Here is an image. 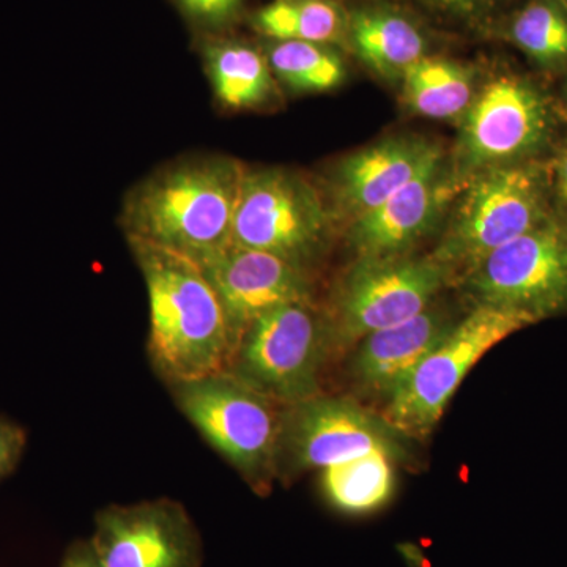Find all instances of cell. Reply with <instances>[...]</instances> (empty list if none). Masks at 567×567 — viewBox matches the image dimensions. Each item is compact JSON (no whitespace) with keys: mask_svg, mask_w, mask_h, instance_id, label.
Masks as SVG:
<instances>
[{"mask_svg":"<svg viewBox=\"0 0 567 567\" xmlns=\"http://www.w3.org/2000/svg\"><path fill=\"white\" fill-rule=\"evenodd\" d=\"M245 166L227 156H196L162 167L126 196L128 244L177 254L200 268L234 245Z\"/></svg>","mask_w":567,"mask_h":567,"instance_id":"1","label":"cell"},{"mask_svg":"<svg viewBox=\"0 0 567 567\" xmlns=\"http://www.w3.org/2000/svg\"><path fill=\"white\" fill-rule=\"evenodd\" d=\"M402 80L406 103L424 117H458L475 100L472 71L446 59L425 55L405 71Z\"/></svg>","mask_w":567,"mask_h":567,"instance_id":"20","label":"cell"},{"mask_svg":"<svg viewBox=\"0 0 567 567\" xmlns=\"http://www.w3.org/2000/svg\"><path fill=\"white\" fill-rule=\"evenodd\" d=\"M468 183L450 229L431 259L466 271L558 213L550 159L488 167Z\"/></svg>","mask_w":567,"mask_h":567,"instance_id":"3","label":"cell"},{"mask_svg":"<svg viewBox=\"0 0 567 567\" xmlns=\"http://www.w3.org/2000/svg\"><path fill=\"white\" fill-rule=\"evenodd\" d=\"M151 306L148 357L167 386L227 372L234 339L203 268L177 254L130 244Z\"/></svg>","mask_w":567,"mask_h":567,"instance_id":"2","label":"cell"},{"mask_svg":"<svg viewBox=\"0 0 567 567\" xmlns=\"http://www.w3.org/2000/svg\"><path fill=\"white\" fill-rule=\"evenodd\" d=\"M175 405L205 442L256 492L278 475L284 406L229 372L169 386Z\"/></svg>","mask_w":567,"mask_h":567,"instance_id":"4","label":"cell"},{"mask_svg":"<svg viewBox=\"0 0 567 567\" xmlns=\"http://www.w3.org/2000/svg\"><path fill=\"white\" fill-rule=\"evenodd\" d=\"M102 567H203L199 528L182 503L147 499L100 509L89 537Z\"/></svg>","mask_w":567,"mask_h":567,"instance_id":"12","label":"cell"},{"mask_svg":"<svg viewBox=\"0 0 567 567\" xmlns=\"http://www.w3.org/2000/svg\"><path fill=\"white\" fill-rule=\"evenodd\" d=\"M221 301L234 350L254 320L279 306L311 301L305 267L275 254L233 245L203 267Z\"/></svg>","mask_w":567,"mask_h":567,"instance_id":"13","label":"cell"},{"mask_svg":"<svg viewBox=\"0 0 567 567\" xmlns=\"http://www.w3.org/2000/svg\"><path fill=\"white\" fill-rule=\"evenodd\" d=\"M254 28L275 41L330 44L347 39L349 14L334 0H276L254 14Z\"/></svg>","mask_w":567,"mask_h":567,"instance_id":"22","label":"cell"},{"mask_svg":"<svg viewBox=\"0 0 567 567\" xmlns=\"http://www.w3.org/2000/svg\"><path fill=\"white\" fill-rule=\"evenodd\" d=\"M563 216V246H565V256L567 260V215L561 212Z\"/></svg>","mask_w":567,"mask_h":567,"instance_id":"29","label":"cell"},{"mask_svg":"<svg viewBox=\"0 0 567 567\" xmlns=\"http://www.w3.org/2000/svg\"><path fill=\"white\" fill-rule=\"evenodd\" d=\"M393 457L383 453L353 458L322 470L320 487L328 505L347 516L375 513L394 494Z\"/></svg>","mask_w":567,"mask_h":567,"instance_id":"19","label":"cell"},{"mask_svg":"<svg viewBox=\"0 0 567 567\" xmlns=\"http://www.w3.org/2000/svg\"><path fill=\"white\" fill-rule=\"evenodd\" d=\"M429 7L447 17L472 20L494 13L506 0H423Z\"/></svg>","mask_w":567,"mask_h":567,"instance_id":"26","label":"cell"},{"mask_svg":"<svg viewBox=\"0 0 567 567\" xmlns=\"http://www.w3.org/2000/svg\"><path fill=\"white\" fill-rule=\"evenodd\" d=\"M398 435L385 417L349 399L319 394L284 406L278 472L323 470L371 453L394 458L402 453Z\"/></svg>","mask_w":567,"mask_h":567,"instance_id":"11","label":"cell"},{"mask_svg":"<svg viewBox=\"0 0 567 567\" xmlns=\"http://www.w3.org/2000/svg\"><path fill=\"white\" fill-rule=\"evenodd\" d=\"M204 61L216 99L229 110H252L275 95L276 81L267 58L233 40L205 44Z\"/></svg>","mask_w":567,"mask_h":567,"instance_id":"18","label":"cell"},{"mask_svg":"<svg viewBox=\"0 0 567 567\" xmlns=\"http://www.w3.org/2000/svg\"><path fill=\"white\" fill-rule=\"evenodd\" d=\"M565 100H566V103H567V80H566V84H565Z\"/></svg>","mask_w":567,"mask_h":567,"instance_id":"30","label":"cell"},{"mask_svg":"<svg viewBox=\"0 0 567 567\" xmlns=\"http://www.w3.org/2000/svg\"><path fill=\"white\" fill-rule=\"evenodd\" d=\"M453 196V178L440 162L374 210L350 221L349 244L360 257L404 256L435 226Z\"/></svg>","mask_w":567,"mask_h":567,"instance_id":"14","label":"cell"},{"mask_svg":"<svg viewBox=\"0 0 567 567\" xmlns=\"http://www.w3.org/2000/svg\"><path fill=\"white\" fill-rule=\"evenodd\" d=\"M267 61L275 78L298 92H327L346 78V63L328 44L275 41Z\"/></svg>","mask_w":567,"mask_h":567,"instance_id":"23","label":"cell"},{"mask_svg":"<svg viewBox=\"0 0 567 567\" xmlns=\"http://www.w3.org/2000/svg\"><path fill=\"white\" fill-rule=\"evenodd\" d=\"M563 2H565V3H566V6H567V0H563Z\"/></svg>","mask_w":567,"mask_h":567,"instance_id":"31","label":"cell"},{"mask_svg":"<svg viewBox=\"0 0 567 567\" xmlns=\"http://www.w3.org/2000/svg\"><path fill=\"white\" fill-rule=\"evenodd\" d=\"M431 257H360L342 282L331 323L333 341L357 344L365 336L421 315L447 278Z\"/></svg>","mask_w":567,"mask_h":567,"instance_id":"10","label":"cell"},{"mask_svg":"<svg viewBox=\"0 0 567 567\" xmlns=\"http://www.w3.org/2000/svg\"><path fill=\"white\" fill-rule=\"evenodd\" d=\"M503 35L546 71H567V6L563 0H527L506 18Z\"/></svg>","mask_w":567,"mask_h":567,"instance_id":"21","label":"cell"},{"mask_svg":"<svg viewBox=\"0 0 567 567\" xmlns=\"http://www.w3.org/2000/svg\"><path fill=\"white\" fill-rule=\"evenodd\" d=\"M28 446V432L9 417L0 416V483L13 475Z\"/></svg>","mask_w":567,"mask_h":567,"instance_id":"25","label":"cell"},{"mask_svg":"<svg viewBox=\"0 0 567 567\" xmlns=\"http://www.w3.org/2000/svg\"><path fill=\"white\" fill-rule=\"evenodd\" d=\"M59 567H102V565L96 559L91 540L78 539L66 548Z\"/></svg>","mask_w":567,"mask_h":567,"instance_id":"27","label":"cell"},{"mask_svg":"<svg viewBox=\"0 0 567 567\" xmlns=\"http://www.w3.org/2000/svg\"><path fill=\"white\" fill-rule=\"evenodd\" d=\"M440 162L442 151L421 137H390L353 153L334 174L338 216L360 218Z\"/></svg>","mask_w":567,"mask_h":567,"instance_id":"15","label":"cell"},{"mask_svg":"<svg viewBox=\"0 0 567 567\" xmlns=\"http://www.w3.org/2000/svg\"><path fill=\"white\" fill-rule=\"evenodd\" d=\"M477 305L507 309L533 322L567 316V260L563 216L503 245L465 274Z\"/></svg>","mask_w":567,"mask_h":567,"instance_id":"9","label":"cell"},{"mask_svg":"<svg viewBox=\"0 0 567 567\" xmlns=\"http://www.w3.org/2000/svg\"><path fill=\"white\" fill-rule=\"evenodd\" d=\"M533 324L536 323L532 319L518 312L477 305L386 399L382 416L398 434H431L477 361L509 336Z\"/></svg>","mask_w":567,"mask_h":567,"instance_id":"7","label":"cell"},{"mask_svg":"<svg viewBox=\"0 0 567 567\" xmlns=\"http://www.w3.org/2000/svg\"><path fill=\"white\" fill-rule=\"evenodd\" d=\"M177 3L186 17L213 29L229 25L244 7V0H177Z\"/></svg>","mask_w":567,"mask_h":567,"instance_id":"24","label":"cell"},{"mask_svg":"<svg viewBox=\"0 0 567 567\" xmlns=\"http://www.w3.org/2000/svg\"><path fill=\"white\" fill-rule=\"evenodd\" d=\"M347 40L358 58L380 76L398 80L425 58L427 41L415 22L391 9H363L349 14Z\"/></svg>","mask_w":567,"mask_h":567,"instance_id":"17","label":"cell"},{"mask_svg":"<svg viewBox=\"0 0 567 567\" xmlns=\"http://www.w3.org/2000/svg\"><path fill=\"white\" fill-rule=\"evenodd\" d=\"M331 341V324L311 301L279 306L249 324L227 372L278 404H298L320 394Z\"/></svg>","mask_w":567,"mask_h":567,"instance_id":"6","label":"cell"},{"mask_svg":"<svg viewBox=\"0 0 567 567\" xmlns=\"http://www.w3.org/2000/svg\"><path fill=\"white\" fill-rule=\"evenodd\" d=\"M561 111L540 82L503 71L484 85L464 114L458 155L464 173L550 159L557 152Z\"/></svg>","mask_w":567,"mask_h":567,"instance_id":"5","label":"cell"},{"mask_svg":"<svg viewBox=\"0 0 567 567\" xmlns=\"http://www.w3.org/2000/svg\"><path fill=\"white\" fill-rule=\"evenodd\" d=\"M551 171H554L557 200L563 207V213L567 215V141L561 142L551 156Z\"/></svg>","mask_w":567,"mask_h":567,"instance_id":"28","label":"cell"},{"mask_svg":"<svg viewBox=\"0 0 567 567\" xmlns=\"http://www.w3.org/2000/svg\"><path fill=\"white\" fill-rule=\"evenodd\" d=\"M331 215L311 182L286 169H246L234 219V245L305 267L322 248Z\"/></svg>","mask_w":567,"mask_h":567,"instance_id":"8","label":"cell"},{"mask_svg":"<svg viewBox=\"0 0 567 567\" xmlns=\"http://www.w3.org/2000/svg\"><path fill=\"white\" fill-rule=\"evenodd\" d=\"M456 323L445 309L431 305L406 322L365 336L357 342L354 382L363 393L386 401Z\"/></svg>","mask_w":567,"mask_h":567,"instance_id":"16","label":"cell"}]
</instances>
